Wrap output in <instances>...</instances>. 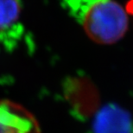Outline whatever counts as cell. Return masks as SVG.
I'll return each mask as SVG.
<instances>
[{
  "mask_svg": "<svg viewBox=\"0 0 133 133\" xmlns=\"http://www.w3.org/2000/svg\"><path fill=\"white\" fill-rule=\"evenodd\" d=\"M21 12L20 0H0V31L14 25L19 19Z\"/></svg>",
  "mask_w": 133,
  "mask_h": 133,
  "instance_id": "277c9868",
  "label": "cell"
},
{
  "mask_svg": "<svg viewBox=\"0 0 133 133\" xmlns=\"http://www.w3.org/2000/svg\"><path fill=\"white\" fill-rule=\"evenodd\" d=\"M92 133H133L132 117L115 104H108L94 114Z\"/></svg>",
  "mask_w": 133,
  "mask_h": 133,
  "instance_id": "3957f363",
  "label": "cell"
},
{
  "mask_svg": "<svg viewBox=\"0 0 133 133\" xmlns=\"http://www.w3.org/2000/svg\"><path fill=\"white\" fill-rule=\"evenodd\" d=\"M66 1L86 35L95 43H116L128 30L127 12L116 0Z\"/></svg>",
  "mask_w": 133,
  "mask_h": 133,
  "instance_id": "6da1fadb",
  "label": "cell"
},
{
  "mask_svg": "<svg viewBox=\"0 0 133 133\" xmlns=\"http://www.w3.org/2000/svg\"><path fill=\"white\" fill-rule=\"evenodd\" d=\"M126 8H127V9H125L126 12L133 14V0H130V1L127 3Z\"/></svg>",
  "mask_w": 133,
  "mask_h": 133,
  "instance_id": "5b68a950",
  "label": "cell"
},
{
  "mask_svg": "<svg viewBox=\"0 0 133 133\" xmlns=\"http://www.w3.org/2000/svg\"><path fill=\"white\" fill-rule=\"evenodd\" d=\"M63 94L76 118L86 120L99 109L100 97L92 79L84 75H74L65 79Z\"/></svg>",
  "mask_w": 133,
  "mask_h": 133,
  "instance_id": "7a4b0ae2",
  "label": "cell"
}]
</instances>
